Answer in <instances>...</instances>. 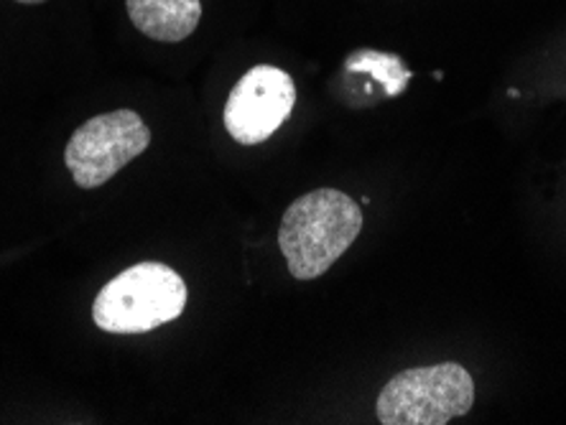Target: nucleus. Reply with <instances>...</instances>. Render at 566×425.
Returning <instances> with one entry per match:
<instances>
[{"instance_id":"f257e3e1","label":"nucleus","mask_w":566,"mask_h":425,"mask_svg":"<svg viewBox=\"0 0 566 425\" xmlns=\"http://www.w3.org/2000/svg\"><path fill=\"white\" fill-rule=\"evenodd\" d=\"M363 210L337 189H316L283 212L279 247L296 280L322 278L360 237Z\"/></svg>"},{"instance_id":"f03ea898","label":"nucleus","mask_w":566,"mask_h":425,"mask_svg":"<svg viewBox=\"0 0 566 425\" xmlns=\"http://www.w3.org/2000/svg\"><path fill=\"white\" fill-rule=\"evenodd\" d=\"M187 306V283L169 265L148 261L105 283L93 319L111 334H146L179 319Z\"/></svg>"},{"instance_id":"7ed1b4c3","label":"nucleus","mask_w":566,"mask_h":425,"mask_svg":"<svg viewBox=\"0 0 566 425\" xmlns=\"http://www.w3.org/2000/svg\"><path fill=\"white\" fill-rule=\"evenodd\" d=\"M474 405L472 374L457 362L413 366L398 372L378 395L382 425H447Z\"/></svg>"},{"instance_id":"20e7f679","label":"nucleus","mask_w":566,"mask_h":425,"mask_svg":"<svg viewBox=\"0 0 566 425\" xmlns=\"http://www.w3.org/2000/svg\"><path fill=\"white\" fill-rule=\"evenodd\" d=\"M151 146V130L133 110L95 115L64 148V163L80 189H97Z\"/></svg>"},{"instance_id":"39448f33","label":"nucleus","mask_w":566,"mask_h":425,"mask_svg":"<svg viewBox=\"0 0 566 425\" xmlns=\"http://www.w3.org/2000/svg\"><path fill=\"white\" fill-rule=\"evenodd\" d=\"M296 105V85L279 66L258 64L232 87L224 103V128L240 146L269 140L291 118Z\"/></svg>"},{"instance_id":"423d86ee","label":"nucleus","mask_w":566,"mask_h":425,"mask_svg":"<svg viewBox=\"0 0 566 425\" xmlns=\"http://www.w3.org/2000/svg\"><path fill=\"white\" fill-rule=\"evenodd\" d=\"M126 6L133 26L164 44L189 39L202 21L199 0H126Z\"/></svg>"},{"instance_id":"0eeeda50","label":"nucleus","mask_w":566,"mask_h":425,"mask_svg":"<svg viewBox=\"0 0 566 425\" xmlns=\"http://www.w3.org/2000/svg\"><path fill=\"white\" fill-rule=\"evenodd\" d=\"M345 72L368 74L386 92V97L403 95L413 74L406 70L401 56L390 52H376V49H357L345 60Z\"/></svg>"},{"instance_id":"6e6552de","label":"nucleus","mask_w":566,"mask_h":425,"mask_svg":"<svg viewBox=\"0 0 566 425\" xmlns=\"http://www.w3.org/2000/svg\"><path fill=\"white\" fill-rule=\"evenodd\" d=\"M19 3H27V6H39V3H44V0H19Z\"/></svg>"}]
</instances>
